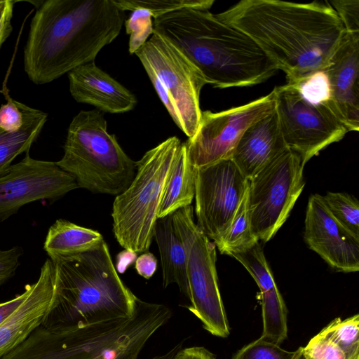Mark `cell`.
Masks as SVG:
<instances>
[{
	"mask_svg": "<svg viewBox=\"0 0 359 359\" xmlns=\"http://www.w3.org/2000/svg\"><path fill=\"white\" fill-rule=\"evenodd\" d=\"M287 149L275 109L246 129L231 158L250 180Z\"/></svg>",
	"mask_w": 359,
	"mask_h": 359,
	"instance_id": "cell-19",
	"label": "cell"
},
{
	"mask_svg": "<svg viewBox=\"0 0 359 359\" xmlns=\"http://www.w3.org/2000/svg\"><path fill=\"white\" fill-rule=\"evenodd\" d=\"M28 294L27 288L25 287L24 292L16 295L13 299L5 302L0 303V325L8 319L20 306Z\"/></svg>",
	"mask_w": 359,
	"mask_h": 359,
	"instance_id": "cell-38",
	"label": "cell"
},
{
	"mask_svg": "<svg viewBox=\"0 0 359 359\" xmlns=\"http://www.w3.org/2000/svg\"><path fill=\"white\" fill-rule=\"evenodd\" d=\"M303 348L304 347H299L297 350L294 351L291 359H306L304 355Z\"/></svg>",
	"mask_w": 359,
	"mask_h": 359,
	"instance_id": "cell-42",
	"label": "cell"
},
{
	"mask_svg": "<svg viewBox=\"0 0 359 359\" xmlns=\"http://www.w3.org/2000/svg\"><path fill=\"white\" fill-rule=\"evenodd\" d=\"M154 32L166 37L215 88L252 86L278 71L248 36L208 10L174 11L154 19Z\"/></svg>",
	"mask_w": 359,
	"mask_h": 359,
	"instance_id": "cell-3",
	"label": "cell"
},
{
	"mask_svg": "<svg viewBox=\"0 0 359 359\" xmlns=\"http://www.w3.org/2000/svg\"><path fill=\"white\" fill-rule=\"evenodd\" d=\"M121 11H134L137 8L148 10L154 19L174 11L186 8L209 10L214 0H112Z\"/></svg>",
	"mask_w": 359,
	"mask_h": 359,
	"instance_id": "cell-28",
	"label": "cell"
},
{
	"mask_svg": "<svg viewBox=\"0 0 359 359\" xmlns=\"http://www.w3.org/2000/svg\"><path fill=\"white\" fill-rule=\"evenodd\" d=\"M124 11L112 0H48L32 19L24 68L35 84L50 83L94 61L119 34Z\"/></svg>",
	"mask_w": 359,
	"mask_h": 359,
	"instance_id": "cell-2",
	"label": "cell"
},
{
	"mask_svg": "<svg viewBox=\"0 0 359 359\" xmlns=\"http://www.w3.org/2000/svg\"><path fill=\"white\" fill-rule=\"evenodd\" d=\"M135 268L140 276L145 279H149L156 270L157 259L152 253L143 252L136 259Z\"/></svg>",
	"mask_w": 359,
	"mask_h": 359,
	"instance_id": "cell-37",
	"label": "cell"
},
{
	"mask_svg": "<svg viewBox=\"0 0 359 359\" xmlns=\"http://www.w3.org/2000/svg\"><path fill=\"white\" fill-rule=\"evenodd\" d=\"M351 359H359V353L355 355L353 357H352Z\"/></svg>",
	"mask_w": 359,
	"mask_h": 359,
	"instance_id": "cell-43",
	"label": "cell"
},
{
	"mask_svg": "<svg viewBox=\"0 0 359 359\" xmlns=\"http://www.w3.org/2000/svg\"><path fill=\"white\" fill-rule=\"evenodd\" d=\"M304 165L287 149L249 180V217L258 240H271L287 220L304 187Z\"/></svg>",
	"mask_w": 359,
	"mask_h": 359,
	"instance_id": "cell-10",
	"label": "cell"
},
{
	"mask_svg": "<svg viewBox=\"0 0 359 359\" xmlns=\"http://www.w3.org/2000/svg\"><path fill=\"white\" fill-rule=\"evenodd\" d=\"M172 315L165 305L138 298L128 318L53 328L40 325L1 359H137Z\"/></svg>",
	"mask_w": 359,
	"mask_h": 359,
	"instance_id": "cell-4",
	"label": "cell"
},
{
	"mask_svg": "<svg viewBox=\"0 0 359 359\" xmlns=\"http://www.w3.org/2000/svg\"><path fill=\"white\" fill-rule=\"evenodd\" d=\"M177 352V348H172L170 351H168L165 353L156 355L155 357H153L151 359H174L175 355H176Z\"/></svg>",
	"mask_w": 359,
	"mask_h": 359,
	"instance_id": "cell-41",
	"label": "cell"
},
{
	"mask_svg": "<svg viewBox=\"0 0 359 359\" xmlns=\"http://www.w3.org/2000/svg\"><path fill=\"white\" fill-rule=\"evenodd\" d=\"M152 15L147 9L137 8L133 11L126 21V29L130 35L129 52L130 54L142 47L154 33Z\"/></svg>",
	"mask_w": 359,
	"mask_h": 359,
	"instance_id": "cell-30",
	"label": "cell"
},
{
	"mask_svg": "<svg viewBox=\"0 0 359 359\" xmlns=\"http://www.w3.org/2000/svg\"><path fill=\"white\" fill-rule=\"evenodd\" d=\"M174 359H216V357L204 347L193 346L180 349Z\"/></svg>",
	"mask_w": 359,
	"mask_h": 359,
	"instance_id": "cell-39",
	"label": "cell"
},
{
	"mask_svg": "<svg viewBox=\"0 0 359 359\" xmlns=\"http://www.w3.org/2000/svg\"><path fill=\"white\" fill-rule=\"evenodd\" d=\"M293 354L294 351H286L260 337L241 348L232 359H291Z\"/></svg>",
	"mask_w": 359,
	"mask_h": 359,
	"instance_id": "cell-31",
	"label": "cell"
},
{
	"mask_svg": "<svg viewBox=\"0 0 359 359\" xmlns=\"http://www.w3.org/2000/svg\"><path fill=\"white\" fill-rule=\"evenodd\" d=\"M137 253L127 250H124L117 256L116 267L120 273H123L127 268L135 262Z\"/></svg>",
	"mask_w": 359,
	"mask_h": 359,
	"instance_id": "cell-40",
	"label": "cell"
},
{
	"mask_svg": "<svg viewBox=\"0 0 359 359\" xmlns=\"http://www.w3.org/2000/svg\"><path fill=\"white\" fill-rule=\"evenodd\" d=\"M154 238L161 256L163 287L175 283L189 298L186 251L175 231L172 215L157 219Z\"/></svg>",
	"mask_w": 359,
	"mask_h": 359,
	"instance_id": "cell-21",
	"label": "cell"
},
{
	"mask_svg": "<svg viewBox=\"0 0 359 359\" xmlns=\"http://www.w3.org/2000/svg\"><path fill=\"white\" fill-rule=\"evenodd\" d=\"M22 254L23 250L20 246L8 250L0 248V286L15 275Z\"/></svg>",
	"mask_w": 359,
	"mask_h": 359,
	"instance_id": "cell-35",
	"label": "cell"
},
{
	"mask_svg": "<svg viewBox=\"0 0 359 359\" xmlns=\"http://www.w3.org/2000/svg\"><path fill=\"white\" fill-rule=\"evenodd\" d=\"M135 55L175 123L188 138L192 137L201 118V91L207 84L202 73L176 46L155 32Z\"/></svg>",
	"mask_w": 359,
	"mask_h": 359,
	"instance_id": "cell-8",
	"label": "cell"
},
{
	"mask_svg": "<svg viewBox=\"0 0 359 359\" xmlns=\"http://www.w3.org/2000/svg\"><path fill=\"white\" fill-rule=\"evenodd\" d=\"M327 2L335 11L346 33L359 34V1L332 0Z\"/></svg>",
	"mask_w": 359,
	"mask_h": 359,
	"instance_id": "cell-33",
	"label": "cell"
},
{
	"mask_svg": "<svg viewBox=\"0 0 359 359\" xmlns=\"http://www.w3.org/2000/svg\"><path fill=\"white\" fill-rule=\"evenodd\" d=\"M53 262L57 292L42 326L82 325L134 314L138 297L118 275L104 240L87 252Z\"/></svg>",
	"mask_w": 359,
	"mask_h": 359,
	"instance_id": "cell-5",
	"label": "cell"
},
{
	"mask_svg": "<svg viewBox=\"0 0 359 359\" xmlns=\"http://www.w3.org/2000/svg\"><path fill=\"white\" fill-rule=\"evenodd\" d=\"M249 186L231 158L195 169L196 224L217 247Z\"/></svg>",
	"mask_w": 359,
	"mask_h": 359,
	"instance_id": "cell-13",
	"label": "cell"
},
{
	"mask_svg": "<svg viewBox=\"0 0 359 359\" xmlns=\"http://www.w3.org/2000/svg\"><path fill=\"white\" fill-rule=\"evenodd\" d=\"M55 163L74 177L79 188L116 196L129 187L137 167L107 131L103 114L97 109L81 110L73 118L64 155Z\"/></svg>",
	"mask_w": 359,
	"mask_h": 359,
	"instance_id": "cell-6",
	"label": "cell"
},
{
	"mask_svg": "<svg viewBox=\"0 0 359 359\" xmlns=\"http://www.w3.org/2000/svg\"><path fill=\"white\" fill-rule=\"evenodd\" d=\"M273 90L284 141L304 164L348 132L332 103L311 104L287 83Z\"/></svg>",
	"mask_w": 359,
	"mask_h": 359,
	"instance_id": "cell-11",
	"label": "cell"
},
{
	"mask_svg": "<svg viewBox=\"0 0 359 359\" xmlns=\"http://www.w3.org/2000/svg\"><path fill=\"white\" fill-rule=\"evenodd\" d=\"M103 241L98 231L60 219L49 228L43 249L55 262L87 252Z\"/></svg>",
	"mask_w": 359,
	"mask_h": 359,
	"instance_id": "cell-22",
	"label": "cell"
},
{
	"mask_svg": "<svg viewBox=\"0 0 359 359\" xmlns=\"http://www.w3.org/2000/svg\"><path fill=\"white\" fill-rule=\"evenodd\" d=\"M182 143L172 136L147 151L136 161V174L129 187L116 196L113 231L125 250L141 253L149 249L163 189Z\"/></svg>",
	"mask_w": 359,
	"mask_h": 359,
	"instance_id": "cell-7",
	"label": "cell"
},
{
	"mask_svg": "<svg viewBox=\"0 0 359 359\" xmlns=\"http://www.w3.org/2000/svg\"><path fill=\"white\" fill-rule=\"evenodd\" d=\"M0 93L4 94L7 102L0 107V128L8 132L19 130L23 124V115L17 101L9 95L6 85L4 83Z\"/></svg>",
	"mask_w": 359,
	"mask_h": 359,
	"instance_id": "cell-34",
	"label": "cell"
},
{
	"mask_svg": "<svg viewBox=\"0 0 359 359\" xmlns=\"http://www.w3.org/2000/svg\"><path fill=\"white\" fill-rule=\"evenodd\" d=\"M331 340L345 353L348 359L359 353V315L344 320L334 319L319 333Z\"/></svg>",
	"mask_w": 359,
	"mask_h": 359,
	"instance_id": "cell-26",
	"label": "cell"
},
{
	"mask_svg": "<svg viewBox=\"0 0 359 359\" xmlns=\"http://www.w3.org/2000/svg\"><path fill=\"white\" fill-rule=\"evenodd\" d=\"M195 196V168L191 165L184 142L182 143L167 179L158 219L191 205Z\"/></svg>",
	"mask_w": 359,
	"mask_h": 359,
	"instance_id": "cell-23",
	"label": "cell"
},
{
	"mask_svg": "<svg viewBox=\"0 0 359 359\" xmlns=\"http://www.w3.org/2000/svg\"><path fill=\"white\" fill-rule=\"evenodd\" d=\"M216 16L252 39L287 83L325 69L346 33L327 1L243 0Z\"/></svg>",
	"mask_w": 359,
	"mask_h": 359,
	"instance_id": "cell-1",
	"label": "cell"
},
{
	"mask_svg": "<svg viewBox=\"0 0 359 359\" xmlns=\"http://www.w3.org/2000/svg\"><path fill=\"white\" fill-rule=\"evenodd\" d=\"M259 288L263 331L261 338L280 345L287 338V308L274 280L271 269L263 257L250 259L245 265Z\"/></svg>",
	"mask_w": 359,
	"mask_h": 359,
	"instance_id": "cell-20",
	"label": "cell"
},
{
	"mask_svg": "<svg viewBox=\"0 0 359 359\" xmlns=\"http://www.w3.org/2000/svg\"><path fill=\"white\" fill-rule=\"evenodd\" d=\"M77 188L74 177L55 162L34 159L27 151L0 175V222L27 203L55 201Z\"/></svg>",
	"mask_w": 359,
	"mask_h": 359,
	"instance_id": "cell-14",
	"label": "cell"
},
{
	"mask_svg": "<svg viewBox=\"0 0 359 359\" xmlns=\"http://www.w3.org/2000/svg\"><path fill=\"white\" fill-rule=\"evenodd\" d=\"M303 351L306 359H348L338 345L319 334L309 341Z\"/></svg>",
	"mask_w": 359,
	"mask_h": 359,
	"instance_id": "cell-32",
	"label": "cell"
},
{
	"mask_svg": "<svg viewBox=\"0 0 359 359\" xmlns=\"http://www.w3.org/2000/svg\"><path fill=\"white\" fill-rule=\"evenodd\" d=\"M57 267L47 259L39 278L26 285L28 294L15 311L0 325V359L20 344L43 321L55 299Z\"/></svg>",
	"mask_w": 359,
	"mask_h": 359,
	"instance_id": "cell-16",
	"label": "cell"
},
{
	"mask_svg": "<svg viewBox=\"0 0 359 359\" xmlns=\"http://www.w3.org/2000/svg\"><path fill=\"white\" fill-rule=\"evenodd\" d=\"M327 208L348 231L359 238V203L356 198L346 193L327 192L323 196Z\"/></svg>",
	"mask_w": 359,
	"mask_h": 359,
	"instance_id": "cell-27",
	"label": "cell"
},
{
	"mask_svg": "<svg viewBox=\"0 0 359 359\" xmlns=\"http://www.w3.org/2000/svg\"><path fill=\"white\" fill-rule=\"evenodd\" d=\"M172 218L186 251L191 302L188 309L206 331L216 337H227L230 329L219 288L216 246L195 223L191 205L177 210Z\"/></svg>",
	"mask_w": 359,
	"mask_h": 359,
	"instance_id": "cell-9",
	"label": "cell"
},
{
	"mask_svg": "<svg viewBox=\"0 0 359 359\" xmlns=\"http://www.w3.org/2000/svg\"><path fill=\"white\" fill-rule=\"evenodd\" d=\"M248 197V189L229 227L217 246L222 254L231 256L233 254L248 249L259 242L251 230Z\"/></svg>",
	"mask_w": 359,
	"mask_h": 359,
	"instance_id": "cell-25",
	"label": "cell"
},
{
	"mask_svg": "<svg viewBox=\"0 0 359 359\" xmlns=\"http://www.w3.org/2000/svg\"><path fill=\"white\" fill-rule=\"evenodd\" d=\"M23 115L22 128L15 132L0 128V175L15 157L29 149L40 134L47 120V114L17 101Z\"/></svg>",
	"mask_w": 359,
	"mask_h": 359,
	"instance_id": "cell-24",
	"label": "cell"
},
{
	"mask_svg": "<svg viewBox=\"0 0 359 359\" xmlns=\"http://www.w3.org/2000/svg\"><path fill=\"white\" fill-rule=\"evenodd\" d=\"M69 91L78 102L91 104L101 112L125 113L137 103L134 94L95 61L81 65L68 73Z\"/></svg>",
	"mask_w": 359,
	"mask_h": 359,
	"instance_id": "cell-18",
	"label": "cell"
},
{
	"mask_svg": "<svg viewBox=\"0 0 359 359\" xmlns=\"http://www.w3.org/2000/svg\"><path fill=\"white\" fill-rule=\"evenodd\" d=\"M287 83L311 104L332 103L330 81L325 69L314 71L293 83Z\"/></svg>",
	"mask_w": 359,
	"mask_h": 359,
	"instance_id": "cell-29",
	"label": "cell"
},
{
	"mask_svg": "<svg viewBox=\"0 0 359 359\" xmlns=\"http://www.w3.org/2000/svg\"><path fill=\"white\" fill-rule=\"evenodd\" d=\"M14 2L11 0L0 1V48L13 29L11 20Z\"/></svg>",
	"mask_w": 359,
	"mask_h": 359,
	"instance_id": "cell-36",
	"label": "cell"
},
{
	"mask_svg": "<svg viewBox=\"0 0 359 359\" xmlns=\"http://www.w3.org/2000/svg\"><path fill=\"white\" fill-rule=\"evenodd\" d=\"M273 90L245 104L227 110L202 111L194 135L184 142L188 157L195 168L231 158L246 129L275 110Z\"/></svg>",
	"mask_w": 359,
	"mask_h": 359,
	"instance_id": "cell-12",
	"label": "cell"
},
{
	"mask_svg": "<svg viewBox=\"0 0 359 359\" xmlns=\"http://www.w3.org/2000/svg\"><path fill=\"white\" fill-rule=\"evenodd\" d=\"M304 238L310 249L335 270L345 273L359 270V238L334 218L323 196L318 194L309 199Z\"/></svg>",
	"mask_w": 359,
	"mask_h": 359,
	"instance_id": "cell-15",
	"label": "cell"
},
{
	"mask_svg": "<svg viewBox=\"0 0 359 359\" xmlns=\"http://www.w3.org/2000/svg\"><path fill=\"white\" fill-rule=\"evenodd\" d=\"M332 102L348 132L359 130V34L345 33L325 68Z\"/></svg>",
	"mask_w": 359,
	"mask_h": 359,
	"instance_id": "cell-17",
	"label": "cell"
}]
</instances>
